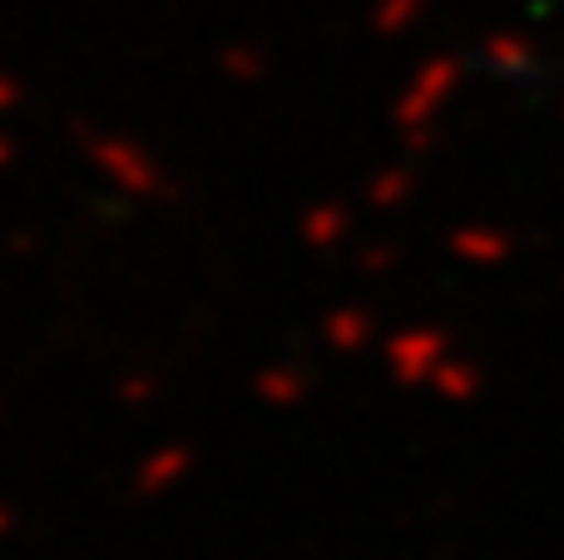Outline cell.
<instances>
[{
    "instance_id": "cell-1",
    "label": "cell",
    "mask_w": 564,
    "mask_h": 560,
    "mask_svg": "<svg viewBox=\"0 0 564 560\" xmlns=\"http://www.w3.org/2000/svg\"><path fill=\"white\" fill-rule=\"evenodd\" d=\"M89 159H95V164L105 169V174L115 179L119 189H129V194H159V189H164V179H159L154 159H149L139 144L89 134Z\"/></svg>"
},
{
    "instance_id": "cell-2",
    "label": "cell",
    "mask_w": 564,
    "mask_h": 560,
    "mask_svg": "<svg viewBox=\"0 0 564 560\" xmlns=\"http://www.w3.org/2000/svg\"><path fill=\"white\" fill-rule=\"evenodd\" d=\"M456 75H460L456 60H431V65L421 69L416 79H411L406 95H401V105H397V119H401V125L416 129L426 115H436V105L446 99V89L456 85Z\"/></svg>"
},
{
    "instance_id": "cell-3",
    "label": "cell",
    "mask_w": 564,
    "mask_h": 560,
    "mask_svg": "<svg viewBox=\"0 0 564 560\" xmlns=\"http://www.w3.org/2000/svg\"><path fill=\"white\" fill-rule=\"evenodd\" d=\"M387 357H391V367H397V377H406V383H431V373L446 363V337L441 333H401L397 343L387 347Z\"/></svg>"
},
{
    "instance_id": "cell-4",
    "label": "cell",
    "mask_w": 564,
    "mask_h": 560,
    "mask_svg": "<svg viewBox=\"0 0 564 560\" xmlns=\"http://www.w3.org/2000/svg\"><path fill=\"white\" fill-rule=\"evenodd\" d=\"M451 248H456V258H466V263H506L510 248H516V238L500 234V228H460L456 238H451Z\"/></svg>"
},
{
    "instance_id": "cell-5",
    "label": "cell",
    "mask_w": 564,
    "mask_h": 560,
    "mask_svg": "<svg viewBox=\"0 0 564 560\" xmlns=\"http://www.w3.org/2000/svg\"><path fill=\"white\" fill-rule=\"evenodd\" d=\"M431 387H436L446 402H470V397L480 392V373L470 363H441L436 373H431Z\"/></svg>"
},
{
    "instance_id": "cell-6",
    "label": "cell",
    "mask_w": 564,
    "mask_h": 560,
    "mask_svg": "<svg viewBox=\"0 0 564 560\" xmlns=\"http://www.w3.org/2000/svg\"><path fill=\"white\" fill-rule=\"evenodd\" d=\"M486 60L500 69V75H525L530 60H535V50H530V40H520V35H490Z\"/></svg>"
},
{
    "instance_id": "cell-7",
    "label": "cell",
    "mask_w": 564,
    "mask_h": 560,
    "mask_svg": "<svg viewBox=\"0 0 564 560\" xmlns=\"http://www.w3.org/2000/svg\"><path fill=\"white\" fill-rule=\"evenodd\" d=\"M322 327H327V337H332L337 347H347V353H351V347H361V343L371 337L367 313H357V308H341V313H332Z\"/></svg>"
},
{
    "instance_id": "cell-8",
    "label": "cell",
    "mask_w": 564,
    "mask_h": 560,
    "mask_svg": "<svg viewBox=\"0 0 564 560\" xmlns=\"http://www.w3.org/2000/svg\"><path fill=\"white\" fill-rule=\"evenodd\" d=\"M341 228H347V214H341V208H312L302 234H307V244H337Z\"/></svg>"
},
{
    "instance_id": "cell-9",
    "label": "cell",
    "mask_w": 564,
    "mask_h": 560,
    "mask_svg": "<svg viewBox=\"0 0 564 560\" xmlns=\"http://www.w3.org/2000/svg\"><path fill=\"white\" fill-rule=\"evenodd\" d=\"M421 6H426V0H381L377 6V30L381 35H397V30H406L411 20L421 15Z\"/></svg>"
},
{
    "instance_id": "cell-10",
    "label": "cell",
    "mask_w": 564,
    "mask_h": 560,
    "mask_svg": "<svg viewBox=\"0 0 564 560\" xmlns=\"http://www.w3.org/2000/svg\"><path fill=\"white\" fill-rule=\"evenodd\" d=\"M258 397H268V402H297L302 377L297 373H263L258 377Z\"/></svg>"
},
{
    "instance_id": "cell-11",
    "label": "cell",
    "mask_w": 564,
    "mask_h": 560,
    "mask_svg": "<svg viewBox=\"0 0 564 560\" xmlns=\"http://www.w3.org/2000/svg\"><path fill=\"white\" fill-rule=\"evenodd\" d=\"M406 189H411V174L391 169V174H381V179H377V189H371V204L387 208V204H397V198H406Z\"/></svg>"
},
{
    "instance_id": "cell-12",
    "label": "cell",
    "mask_w": 564,
    "mask_h": 560,
    "mask_svg": "<svg viewBox=\"0 0 564 560\" xmlns=\"http://www.w3.org/2000/svg\"><path fill=\"white\" fill-rule=\"evenodd\" d=\"M224 69H228L234 79H258V75H263V60H258L253 50H228V55H224Z\"/></svg>"
},
{
    "instance_id": "cell-13",
    "label": "cell",
    "mask_w": 564,
    "mask_h": 560,
    "mask_svg": "<svg viewBox=\"0 0 564 560\" xmlns=\"http://www.w3.org/2000/svg\"><path fill=\"white\" fill-rule=\"evenodd\" d=\"M119 397H129V402H139V397H149V383H144V377H129V383L119 387Z\"/></svg>"
},
{
    "instance_id": "cell-14",
    "label": "cell",
    "mask_w": 564,
    "mask_h": 560,
    "mask_svg": "<svg viewBox=\"0 0 564 560\" xmlns=\"http://www.w3.org/2000/svg\"><path fill=\"white\" fill-rule=\"evenodd\" d=\"M20 99V89H15V79H0V109H10Z\"/></svg>"
},
{
    "instance_id": "cell-15",
    "label": "cell",
    "mask_w": 564,
    "mask_h": 560,
    "mask_svg": "<svg viewBox=\"0 0 564 560\" xmlns=\"http://www.w3.org/2000/svg\"><path fill=\"white\" fill-rule=\"evenodd\" d=\"M387 258H391V248H371V254H367V268H387Z\"/></svg>"
},
{
    "instance_id": "cell-16",
    "label": "cell",
    "mask_w": 564,
    "mask_h": 560,
    "mask_svg": "<svg viewBox=\"0 0 564 560\" xmlns=\"http://www.w3.org/2000/svg\"><path fill=\"white\" fill-rule=\"evenodd\" d=\"M0 164H10V139H0Z\"/></svg>"
}]
</instances>
